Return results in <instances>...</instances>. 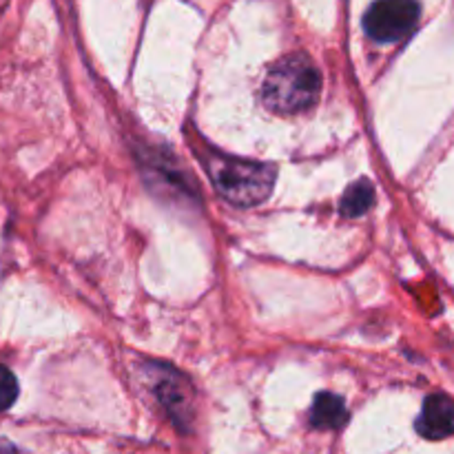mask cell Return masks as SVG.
Masks as SVG:
<instances>
[{
    "instance_id": "6da1fadb",
    "label": "cell",
    "mask_w": 454,
    "mask_h": 454,
    "mask_svg": "<svg viewBox=\"0 0 454 454\" xmlns=\"http://www.w3.org/2000/svg\"><path fill=\"white\" fill-rule=\"evenodd\" d=\"M322 75L306 53H291L275 62L262 84V98L270 111L282 115L300 114L317 102Z\"/></svg>"
},
{
    "instance_id": "3957f363",
    "label": "cell",
    "mask_w": 454,
    "mask_h": 454,
    "mask_svg": "<svg viewBox=\"0 0 454 454\" xmlns=\"http://www.w3.org/2000/svg\"><path fill=\"white\" fill-rule=\"evenodd\" d=\"M417 0H375L364 16V29L377 43H397L419 22Z\"/></svg>"
},
{
    "instance_id": "5b68a950",
    "label": "cell",
    "mask_w": 454,
    "mask_h": 454,
    "mask_svg": "<svg viewBox=\"0 0 454 454\" xmlns=\"http://www.w3.org/2000/svg\"><path fill=\"white\" fill-rule=\"evenodd\" d=\"M348 421L344 399L333 393H319L310 408V424L319 430H337Z\"/></svg>"
},
{
    "instance_id": "8992f818",
    "label": "cell",
    "mask_w": 454,
    "mask_h": 454,
    "mask_svg": "<svg viewBox=\"0 0 454 454\" xmlns=\"http://www.w3.org/2000/svg\"><path fill=\"white\" fill-rule=\"evenodd\" d=\"M372 204H375V186L368 180H359L350 184L341 198V213L346 217H362Z\"/></svg>"
},
{
    "instance_id": "52a82bcc",
    "label": "cell",
    "mask_w": 454,
    "mask_h": 454,
    "mask_svg": "<svg viewBox=\"0 0 454 454\" xmlns=\"http://www.w3.org/2000/svg\"><path fill=\"white\" fill-rule=\"evenodd\" d=\"M18 397V381L9 368L0 366V412L12 408V403Z\"/></svg>"
},
{
    "instance_id": "7a4b0ae2",
    "label": "cell",
    "mask_w": 454,
    "mask_h": 454,
    "mask_svg": "<svg viewBox=\"0 0 454 454\" xmlns=\"http://www.w3.org/2000/svg\"><path fill=\"white\" fill-rule=\"evenodd\" d=\"M208 171L222 198L235 207H255L264 202L275 184L273 168L248 160L213 155L208 160Z\"/></svg>"
},
{
    "instance_id": "277c9868",
    "label": "cell",
    "mask_w": 454,
    "mask_h": 454,
    "mask_svg": "<svg viewBox=\"0 0 454 454\" xmlns=\"http://www.w3.org/2000/svg\"><path fill=\"white\" fill-rule=\"evenodd\" d=\"M417 433L426 439H448L454 434V402L446 395H430L417 419Z\"/></svg>"
}]
</instances>
